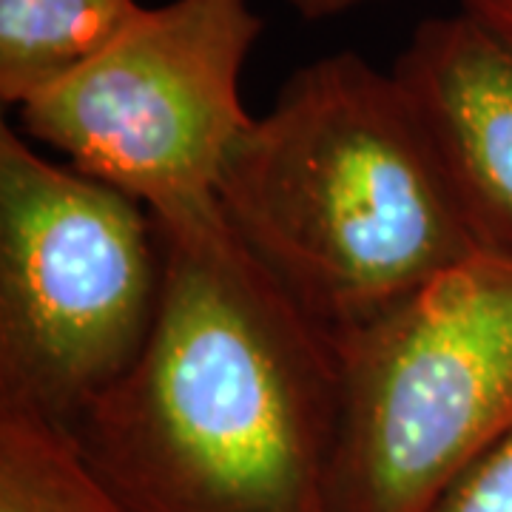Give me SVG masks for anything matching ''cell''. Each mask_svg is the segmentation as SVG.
<instances>
[{
    "instance_id": "9",
    "label": "cell",
    "mask_w": 512,
    "mask_h": 512,
    "mask_svg": "<svg viewBox=\"0 0 512 512\" xmlns=\"http://www.w3.org/2000/svg\"><path fill=\"white\" fill-rule=\"evenodd\" d=\"M430 512H512V433L481 453Z\"/></svg>"
},
{
    "instance_id": "1",
    "label": "cell",
    "mask_w": 512,
    "mask_h": 512,
    "mask_svg": "<svg viewBox=\"0 0 512 512\" xmlns=\"http://www.w3.org/2000/svg\"><path fill=\"white\" fill-rule=\"evenodd\" d=\"M160 308L140 359L66 427L131 512H330L339 359L220 202L154 217Z\"/></svg>"
},
{
    "instance_id": "2",
    "label": "cell",
    "mask_w": 512,
    "mask_h": 512,
    "mask_svg": "<svg viewBox=\"0 0 512 512\" xmlns=\"http://www.w3.org/2000/svg\"><path fill=\"white\" fill-rule=\"evenodd\" d=\"M217 202L330 339L478 251L399 80L356 52L319 57L282 83L228 151Z\"/></svg>"
},
{
    "instance_id": "6",
    "label": "cell",
    "mask_w": 512,
    "mask_h": 512,
    "mask_svg": "<svg viewBox=\"0 0 512 512\" xmlns=\"http://www.w3.org/2000/svg\"><path fill=\"white\" fill-rule=\"evenodd\" d=\"M390 72L473 245L512 259V52L458 12L421 20Z\"/></svg>"
},
{
    "instance_id": "8",
    "label": "cell",
    "mask_w": 512,
    "mask_h": 512,
    "mask_svg": "<svg viewBox=\"0 0 512 512\" xmlns=\"http://www.w3.org/2000/svg\"><path fill=\"white\" fill-rule=\"evenodd\" d=\"M0 512H131L55 421L0 407Z\"/></svg>"
},
{
    "instance_id": "7",
    "label": "cell",
    "mask_w": 512,
    "mask_h": 512,
    "mask_svg": "<svg viewBox=\"0 0 512 512\" xmlns=\"http://www.w3.org/2000/svg\"><path fill=\"white\" fill-rule=\"evenodd\" d=\"M137 0H0V100L18 109L106 46Z\"/></svg>"
},
{
    "instance_id": "5",
    "label": "cell",
    "mask_w": 512,
    "mask_h": 512,
    "mask_svg": "<svg viewBox=\"0 0 512 512\" xmlns=\"http://www.w3.org/2000/svg\"><path fill=\"white\" fill-rule=\"evenodd\" d=\"M262 32L251 0L143 6L106 46L20 103V131L151 217L211 208L225 157L254 120L242 69Z\"/></svg>"
},
{
    "instance_id": "10",
    "label": "cell",
    "mask_w": 512,
    "mask_h": 512,
    "mask_svg": "<svg viewBox=\"0 0 512 512\" xmlns=\"http://www.w3.org/2000/svg\"><path fill=\"white\" fill-rule=\"evenodd\" d=\"M458 12L476 20L512 52V0H458Z\"/></svg>"
},
{
    "instance_id": "11",
    "label": "cell",
    "mask_w": 512,
    "mask_h": 512,
    "mask_svg": "<svg viewBox=\"0 0 512 512\" xmlns=\"http://www.w3.org/2000/svg\"><path fill=\"white\" fill-rule=\"evenodd\" d=\"M293 12L308 23H319V20H330L345 15L350 9H359L365 3H376V0H288Z\"/></svg>"
},
{
    "instance_id": "4",
    "label": "cell",
    "mask_w": 512,
    "mask_h": 512,
    "mask_svg": "<svg viewBox=\"0 0 512 512\" xmlns=\"http://www.w3.org/2000/svg\"><path fill=\"white\" fill-rule=\"evenodd\" d=\"M333 348L330 512H430L512 433V259L476 251Z\"/></svg>"
},
{
    "instance_id": "3",
    "label": "cell",
    "mask_w": 512,
    "mask_h": 512,
    "mask_svg": "<svg viewBox=\"0 0 512 512\" xmlns=\"http://www.w3.org/2000/svg\"><path fill=\"white\" fill-rule=\"evenodd\" d=\"M160 291L146 205L0 126V407L69 427L140 359Z\"/></svg>"
}]
</instances>
